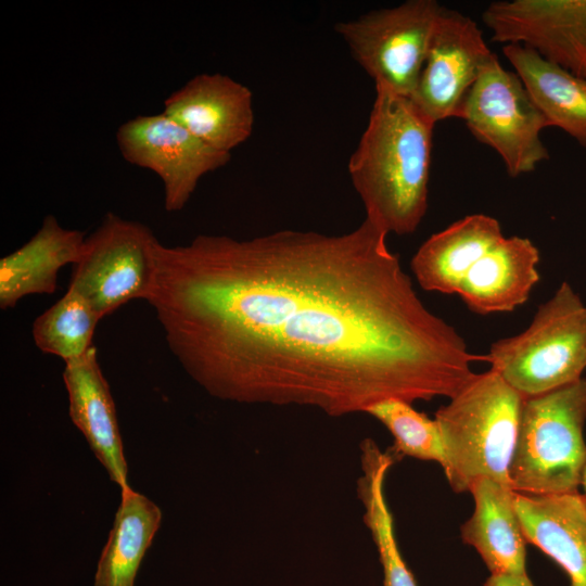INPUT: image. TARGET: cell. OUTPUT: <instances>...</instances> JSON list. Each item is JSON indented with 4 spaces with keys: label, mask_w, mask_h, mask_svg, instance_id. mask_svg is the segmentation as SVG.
<instances>
[{
    "label": "cell",
    "mask_w": 586,
    "mask_h": 586,
    "mask_svg": "<svg viewBox=\"0 0 586 586\" xmlns=\"http://www.w3.org/2000/svg\"><path fill=\"white\" fill-rule=\"evenodd\" d=\"M386 237L365 218L342 234L158 241L146 302L183 370L222 400L341 417L450 398L484 356L422 303Z\"/></svg>",
    "instance_id": "6da1fadb"
},
{
    "label": "cell",
    "mask_w": 586,
    "mask_h": 586,
    "mask_svg": "<svg viewBox=\"0 0 586 586\" xmlns=\"http://www.w3.org/2000/svg\"><path fill=\"white\" fill-rule=\"evenodd\" d=\"M434 126L409 98L375 87L347 168L365 218L387 234L412 233L425 216Z\"/></svg>",
    "instance_id": "7a4b0ae2"
},
{
    "label": "cell",
    "mask_w": 586,
    "mask_h": 586,
    "mask_svg": "<svg viewBox=\"0 0 586 586\" xmlns=\"http://www.w3.org/2000/svg\"><path fill=\"white\" fill-rule=\"evenodd\" d=\"M524 397L493 369L473 377L435 413L442 466L455 493L479 479L510 486L511 463ZM511 488V487H510Z\"/></svg>",
    "instance_id": "3957f363"
},
{
    "label": "cell",
    "mask_w": 586,
    "mask_h": 586,
    "mask_svg": "<svg viewBox=\"0 0 586 586\" xmlns=\"http://www.w3.org/2000/svg\"><path fill=\"white\" fill-rule=\"evenodd\" d=\"M586 379L524 398L509 467L524 495L578 493L586 468Z\"/></svg>",
    "instance_id": "277c9868"
},
{
    "label": "cell",
    "mask_w": 586,
    "mask_h": 586,
    "mask_svg": "<svg viewBox=\"0 0 586 586\" xmlns=\"http://www.w3.org/2000/svg\"><path fill=\"white\" fill-rule=\"evenodd\" d=\"M484 356L524 398L576 382L586 369V306L564 281L524 331L494 342Z\"/></svg>",
    "instance_id": "5b68a950"
},
{
    "label": "cell",
    "mask_w": 586,
    "mask_h": 586,
    "mask_svg": "<svg viewBox=\"0 0 586 586\" xmlns=\"http://www.w3.org/2000/svg\"><path fill=\"white\" fill-rule=\"evenodd\" d=\"M443 7L435 0H408L339 22L334 29L375 87L410 98Z\"/></svg>",
    "instance_id": "8992f818"
},
{
    "label": "cell",
    "mask_w": 586,
    "mask_h": 586,
    "mask_svg": "<svg viewBox=\"0 0 586 586\" xmlns=\"http://www.w3.org/2000/svg\"><path fill=\"white\" fill-rule=\"evenodd\" d=\"M472 136L495 150L512 178L549 158L540 132L549 127L515 72L497 55L483 67L459 114Z\"/></svg>",
    "instance_id": "52a82bcc"
},
{
    "label": "cell",
    "mask_w": 586,
    "mask_h": 586,
    "mask_svg": "<svg viewBox=\"0 0 586 586\" xmlns=\"http://www.w3.org/2000/svg\"><path fill=\"white\" fill-rule=\"evenodd\" d=\"M157 242L145 225L107 213L86 237L68 288L79 293L101 319L131 300L148 301Z\"/></svg>",
    "instance_id": "ba28073f"
},
{
    "label": "cell",
    "mask_w": 586,
    "mask_h": 586,
    "mask_svg": "<svg viewBox=\"0 0 586 586\" xmlns=\"http://www.w3.org/2000/svg\"><path fill=\"white\" fill-rule=\"evenodd\" d=\"M115 137L126 162L161 179L167 212L182 209L200 180L231 158V153L201 141L163 112L128 119L117 128Z\"/></svg>",
    "instance_id": "9c48e42d"
},
{
    "label": "cell",
    "mask_w": 586,
    "mask_h": 586,
    "mask_svg": "<svg viewBox=\"0 0 586 586\" xmlns=\"http://www.w3.org/2000/svg\"><path fill=\"white\" fill-rule=\"evenodd\" d=\"M494 55L475 21L443 7L409 99L435 125L459 118L468 92Z\"/></svg>",
    "instance_id": "30bf717a"
},
{
    "label": "cell",
    "mask_w": 586,
    "mask_h": 586,
    "mask_svg": "<svg viewBox=\"0 0 586 586\" xmlns=\"http://www.w3.org/2000/svg\"><path fill=\"white\" fill-rule=\"evenodd\" d=\"M482 21L492 40L519 43L586 78V0H504L488 4Z\"/></svg>",
    "instance_id": "8fae6325"
},
{
    "label": "cell",
    "mask_w": 586,
    "mask_h": 586,
    "mask_svg": "<svg viewBox=\"0 0 586 586\" xmlns=\"http://www.w3.org/2000/svg\"><path fill=\"white\" fill-rule=\"evenodd\" d=\"M163 113L227 153L245 142L254 127L252 91L220 73L193 76L165 99Z\"/></svg>",
    "instance_id": "7c38bea8"
},
{
    "label": "cell",
    "mask_w": 586,
    "mask_h": 586,
    "mask_svg": "<svg viewBox=\"0 0 586 586\" xmlns=\"http://www.w3.org/2000/svg\"><path fill=\"white\" fill-rule=\"evenodd\" d=\"M63 381L72 422L82 433L111 481L120 491L128 487V466L115 404L94 346L82 357L65 364Z\"/></svg>",
    "instance_id": "4fadbf2b"
},
{
    "label": "cell",
    "mask_w": 586,
    "mask_h": 586,
    "mask_svg": "<svg viewBox=\"0 0 586 586\" xmlns=\"http://www.w3.org/2000/svg\"><path fill=\"white\" fill-rule=\"evenodd\" d=\"M513 505L526 543L539 548L566 573L570 586H586V505L579 493L524 495Z\"/></svg>",
    "instance_id": "5bb4252c"
},
{
    "label": "cell",
    "mask_w": 586,
    "mask_h": 586,
    "mask_svg": "<svg viewBox=\"0 0 586 586\" xmlns=\"http://www.w3.org/2000/svg\"><path fill=\"white\" fill-rule=\"evenodd\" d=\"M539 258L530 239L502 238L469 270L457 294L480 315L512 311L538 283Z\"/></svg>",
    "instance_id": "9a60e30c"
},
{
    "label": "cell",
    "mask_w": 586,
    "mask_h": 586,
    "mask_svg": "<svg viewBox=\"0 0 586 586\" xmlns=\"http://www.w3.org/2000/svg\"><path fill=\"white\" fill-rule=\"evenodd\" d=\"M85 240V232L47 215L25 244L0 259V308H13L30 294L54 293L60 269L78 262Z\"/></svg>",
    "instance_id": "2e32d148"
},
{
    "label": "cell",
    "mask_w": 586,
    "mask_h": 586,
    "mask_svg": "<svg viewBox=\"0 0 586 586\" xmlns=\"http://www.w3.org/2000/svg\"><path fill=\"white\" fill-rule=\"evenodd\" d=\"M502 238L496 218L467 215L429 237L412 256L411 270L423 290L457 294L469 270Z\"/></svg>",
    "instance_id": "e0dca14e"
},
{
    "label": "cell",
    "mask_w": 586,
    "mask_h": 586,
    "mask_svg": "<svg viewBox=\"0 0 586 586\" xmlns=\"http://www.w3.org/2000/svg\"><path fill=\"white\" fill-rule=\"evenodd\" d=\"M469 492L474 510L461 525L463 543L479 552L491 574L526 573V540L513 505L514 492L487 477L475 481Z\"/></svg>",
    "instance_id": "ac0fdd59"
},
{
    "label": "cell",
    "mask_w": 586,
    "mask_h": 586,
    "mask_svg": "<svg viewBox=\"0 0 586 586\" xmlns=\"http://www.w3.org/2000/svg\"><path fill=\"white\" fill-rule=\"evenodd\" d=\"M549 127H558L586 148V78L576 76L519 43L502 47Z\"/></svg>",
    "instance_id": "d6986e66"
},
{
    "label": "cell",
    "mask_w": 586,
    "mask_h": 586,
    "mask_svg": "<svg viewBox=\"0 0 586 586\" xmlns=\"http://www.w3.org/2000/svg\"><path fill=\"white\" fill-rule=\"evenodd\" d=\"M162 523L157 505L130 486L120 491V504L101 552L94 586H135L142 559Z\"/></svg>",
    "instance_id": "ffe728a7"
},
{
    "label": "cell",
    "mask_w": 586,
    "mask_h": 586,
    "mask_svg": "<svg viewBox=\"0 0 586 586\" xmlns=\"http://www.w3.org/2000/svg\"><path fill=\"white\" fill-rule=\"evenodd\" d=\"M391 451L382 453L372 440L361 443L358 495L365 508L364 521L378 549L383 586H418L399 551L394 521L384 495L386 473L395 462Z\"/></svg>",
    "instance_id": "44dd1931"
},
{
    "label": "cell",
    "mask_w": 586,
    "mask_h": 586,
    "mask_svg": "<svg viewBox=\"0 0 586 586\" xmlns=\"http://www.w3.org/2000/svg\"><path fill=\"white\" fill-rule=\"evenodd\" d=\"M101 320L92 306L76 291L66 293L33 323L36 346L46 354L69 362L82 357L93 345L95 327Z\"/></svg>",
    "instance_id": "7402d4cb"
},
{
    "label": "cell",
    "mask_w": 586,
    "mask_h": 586,
    "mask_svg": "<svg viewBox=\"0 0 586 586\" xmlns=\"http://www.w3.org/2000/svg\"><path fill=\"white\" fill-rule=\"evenodd\" d=\"M365 413L380 421L394 437L391 453L443 466L444 446L435 419L419 412L412 404L391 398L369 407Z\"/></svg>",
    "instance_id": "603a6c76"
},
{
    "label": "cell",
    "mask_w": 586,
    "mask_h": 586,
    "mask_svg": "<svg viewBox=\"0 0 586 586\" xmlns=\"http://www.w3.org/2000/svg\"><path fill=\"white\" fill-rule=\"evenodd\" d=\"M484 586H534L526 573L491 574Z\"/></svg>",
    "instance_id": "cb8c5ba5"
},
{
    "label": "cell",
    "mask_w": 586,
    "mask_h": 586,
    "mask_svg": "<svg viewBox=\"0 0 586 586\" xmlns=\"http://www.w3.org/2000/svg\"><path fill=\"white\" fill-rule=\"evenodd\" d=\"M581 487L583 488L584 495H586V468H585V471H584V474H583Z\"/></svg>",
    "instance_id": "d4e9b609"
},
{
    "label": "cell",
    "mask_w": 586,
    "mask_h": 586,
    "mask_svg": "<svg viewBox=\"0 0 586 586\" xmlns=\"http://www.w3.org/2000/svg\"><path fill=\"white\" fill-rule=\"evenodd\" d=\"M584 495V494H583ZM584 499H585V505H586V495H584Z\"/></svg>",
    "instance_id": "484cf974"
}]
</instances>
